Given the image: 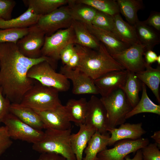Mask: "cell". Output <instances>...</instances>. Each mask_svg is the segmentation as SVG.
Wrapping results in <instances>:
<instances>
[{
	"mask_svg": "<svg viewBox=\"0 0 160 160\" xmlns=\"http://www.w3.org/2000/svg\"><path fill=\"white\" fill-rule=\"evenodd\" d=\"M44 61L53 67L56 66V62L47 57L37 59L25 57L19 51L16 44L0 43V87L11 103H20L34 82L27 77L28 70L33 65Z\"/></svg>",
	"mask_w": 160,
	"mask_h": 160,
	"instance_id": "6da1fadb",
	"label": "cell"
},
{
	"mask_svg": "<svg viewBox=\"0 0 160 160\" xmlns=\"http://www.w3.org/2000/svg\"><path fill=\"white\" fill-rule=\"evenodd\" d=\"M80 58L78 68L93 80L111 71L124 70L100 42L97 50L75 44Z\"/></svg>",
	"mask_w": 160,
	"mask_h": 160,
	"instance_id": "7a4b0ae2",
	"label": "cell"
},
{
	"mask_svg": "<svg viewBox=\"0 0 160 160\" xmlns=\"http://www.w3.org/2000/svg\"><path fill=\"white\" fill-rule=\"evenodd\" d=\"M45 135L40 141L33 144L32 149L41 153H54L67 160H76L71 148L70 137L71 129L61 130L47 129Z\"/></svg>",
	"mask_w": 160,
	"mask_h": 160,
	"instance_id": "3957f363",
	"label": "cell"
},
{
	"mask_svg": "<svg viewBox=\"0 0 160 160\" xmlns=\"http://www.w3.org/2000/svg\"><path fill=\"white\" fill-rule=\"evenodd\" d=\"M36 81L24 95L21 105L41 111L54 109L62 104L58 90Z\"/></svg>",
	"mask_w": 160,
	"mask_h": 160,
	"instance_id": "277c9868",
	"label": "cell"
},
{
	"mask_svg": "<svg viewBox=\"0 0 160 160\" xmlns=\"http://www.w3.org/2000/svg\"><path fill=\"white\" fill-rule=\"evenodd\" d=\"M100 99L106 109L110 127L115 128L125 122L126 116L133 108L122 89Z\"/></svg>",
	"mask_w": 160,
	"mask_h": 160,
	"instance_id": "5b68a950",
	"label": "cell"
},
{
	"mask_svg": "<svg viewBox=\"0 0 160 160\" xmlns=\"http://www.w3.org/2000/svg\"><path fill=\"white\" fill-rule=\"evenodd\" d=\"M27 76L42 85L54 88L59 92H66L70 87L69 80L61 73L56 72L51 64L46 61L32 66Z\"/></svg>",
	"mask_w": 160,
	"mask_h": 160,
	"instance_id": "8992f818",
	"label": "cell"
},
{
	"mask_svg": "<svg viewBox=\"0 0 160 160\" xmlns=\"http://www.w3.org/2000/svg\"><path fill=\"white\" fill-rule=\"evenodd\" d=\"M2 123L7 128L11 139L20 140L33 144L41 140L44 132L35 129L25 123L10 113H8Z\"/></svg>",
	"mask_w": 160,
	"mask_h": 160,
	"instance_id": "52a82bcc",
	"label": "cell"
},
{
	"mask_svg": "<svg viewBox=\"0 0 160 160\" xmlns=\"http://www.w3.org/2000/svg\"><path fill=\"white\" fill-rule=\"evenodd\" d=\"M75 37L73 26L59 30L49 36L45 35L41 49L42 56L49 57L56 62L60 59L62 49L71 43L75 44Z\"/></svg>",
	"mask_w": 160,
	"mask_h": 160,
	"instance_id": "ba28073f",
	"label": "cell"
},
{
	"mask_svg": "<svg viewBox=\"0 0 160 160\" xmlns=\"http://www.w3.org/2000/svg\"><path fill=\"white\" fill-rule=\"evenodd\" d=\"M73 20L68 6L64 5L49 14L40 16L37 24L46 36H49L59 30L70 27Z\"/></svg>",
	"mask_w": 160,
	"mask_h": 160,
	"instance_id": "9c48e42d",
	"label": "cell"
},
{
	"mask_svg": "<svg viewBox=\"0 0 160 160\" xmlns=\"http://www.w3.org/2000/svg\"><path fill=\"white\" fill-rule=\"evenodd\" d=\"M149 143L148 138L142 137L135 140H120L115 143L113 148H107L99 153L96 160H125L129 154L136 152Z\"/></svg>",
	"mask_w": 160,
	"mask_h": 160,
	"instance_id": "30bf717a",
	"label": "cell"
},
{
	"mask_svg": "<svg viewBox=\"0 0 160 160\" xmlns=\"http://www.w3.org/2000/svg\"><path fill=\"white\" fill-rule=\"evenodd\" d=\"M28 33L17 41L16 45L20 52L25 57L37 59L42 56L41 49L45 34L37 24L28 27Z\"/></svg>",
	"mask_w": 160,
	"mask_h": 160,
	"instance_id": "8fae6325",
	"label": "cell"
},
{
	"mask_svg": "<svg viewBox=\"0 0 160 160\" xmlns=\"http://www.w3.org/2000/svg\"><path fill=\"white\" fill-rule=\"evenodd\" d=\"M145 51V46L139 42L111 56L125 70L136 73L145 69L143 56Z\"/></svg>",
	"mask_w": 160,
	"mask_h": 160,
	"instance_id": "7c38bea8",
	"label": "cell"
},
{
	"mask_svg": "<svg viewBox=\"0 0 160 160\" xmlns=\"http://www.w3.org/2000/svg\"><path fill=\"white\" fill-rule=\"evenodd\" d=\"M85 124L94 127L102 135L109 134L108 131L109 124L106 109L100 98L94 95L88 101Z\"/></svg>",
	"mask_w": 160,
	"mask_h": 160,
	"instance_id": "4fadbf2b",
	"label": "cell"
},
{
	"mask_svg": "<svg viewBox=\"0 0 160 160\" xmlns=\"http://www.w3.org/2000/svg\"><path fill=\"white\" fill-rule=\"evenodd\" d=\"M60 73L72 81L74 94H99L94 80L78 68L70 69L63 66L60 68Z\"/></svg>",
	"mask_w": 160,
	"mask_h": 160,
	"instance_id": "5bb4252c",
	"label": "cell"
},
{
	"mask_svg": "<svg viewBox=\"0 0 160 160\" xmlns=\"http://www.w3.org/2000/svg\"><path fill=\"white\" fill-rule=\"evenodd\" d=\"M128 71L126 70L109 72L94 80L99 94L106 97L113 92L122 89L125 84Z\"/></svg>",
	"mask_w": 160,
	"mask_h": 160,
	"instance_id": "9a60e30c",
	"label": "cell"
},
{
	"mask_svg": "<svg viewBox=\"0 0 160 160\" xmlns=\"http://www.w3.org/2000/svg\"><path fill=\"white\" fill-rule=\"evenodd\" d=\"M35 111L41 118L45 129L63 130L71 129V122L65 105L61 104L53 110Z\"/></svg>",
	"mask_w": 160,
	"mask_h": 160,
	"instance_id": "2e32d148",
	"label": "cell"
},
{
	"mask_svg": "<svg viewBox=\"0 0 160 160\" xmlns=\"http://www.w3.org/2000/svg\"><path fill=\"white\" fill-rule=\"evenodd\" d=\"M108 131L111 134L108 146L112 145L123 140L138 139L146 132L142 127V122L132 124L125 122L120 125L118 128L109 127Z\"/></svg>",
	"mask_w": 160,
	"mask_h": 160,
	"instance_id": "e0dca14e",
	"label": "cell"
},
{
	"mask_svg": "<svg viewBox=\"0 0 160 160\" xmlns=\"http://www.w3.org/2000/svg\"><path fill=\"white\" fill-rule=\"evenodd\" d=\"M84 24L92 34L104 45L111 55L119 53L129 47L110 32L92 24Z\"/></svg>",
	"mask_w": 160,
	"mask_h": 160,
	"instance_id": "ac0fdd59",
	"label": "cell"
},
{
	"mask_svg": "<svg viewBox=\"0 0 160 160\" xmlns=\"http://www.w3.org/2000/svg\"><path fill=\"white\" fill-rule=\"evenodd\" d=\"M79 127L77 133L71 134L70 141L72 151L76 160H82L84 151L96 130L94 127L85 124Z\"/></svg>",
	"mask_w": 160,
	"mask_h": 160,
	"instance_id": "d6986e66",
	"label": "cell"
},
{
	"mask_svg": "<svg viewBox=\"0 0 160 160\" xmlns=\"http://www.w3.org/2000/svg\"><path fill=\"white\" fill-rule=\"evenodd\" d=\"M9 112L35 129L40 130L45 129L44 124L39 115L30 108L23 106L20 103H11Z\"/></svg>",
	"mask_w": 160,
	"mask_h": 160,
	"instance_id": "ffe728a7",
	"label": "cell"
},
{
	"mask_svg": "<svg viewBox=\"0 0 160 160\" xmlns=\"http://www.w3.org/2000/svg\"><path fill=\"white\" fill-rule=\"evenodd\" d=\"M145 70L135 73L138 79L151 90L159 103H160L159 85L160 83V66L156 68L145 62Z\"/></svg>",
	"mask_w": 160,
	"mask_h": 160,
	"instance_id": "44dd1931",
	"label": "cell"
},
{
	"mask_svg": "<svg viewBox=\"0 0 160 160\" xmlns=\"http://www.w3.org/2000/svg\"><path fill=\"white\" fill-rule=\"evenodd\" d=\"M88 101L85 98L69 100L65 105L69 119L79 127L85 124Z\"/></svg>",
	"mask_w": 160,
	"mask_h": 160,
	"instance_id": "7402d4cb",
	"label": "cell"
},
{
	"mask_svg": "<svg viewBox=\"0 0 160 160\" xmlns=\"http://www.w3.org/2000/svg\"><path fill=\"white\" fill-rule=\"evenodd\" d=\"M133 26L139 41L145 46L146 51L152 50L156 45L159 44L160 38L159 33L143 21L139 20Z\"/></svg>",
	"mask_w": 160,
	"mask_h": 160,
	"instance_id": "603a6c76",
	"label": "cell"
},
{
	"mask_svg": "<svg viewBox=\"0 0 160 160\" xmlns=\"http://www.w3.org/2000/svg\"><path fill=\"white\" fill-rule=\"evenodd\" d=\"M113 17L116 35L119 40L129 46L139 42L134 26L124 21L119 14Z\"/></svg>",
	"mask_w": 160,
	"mask_h": 160,
	"instance_id": "cb8c5ba5",
	"label": "cell"
},
{
	"mask_svg": "<svg viewBox=\"0 0 160 160\" xmlns=\"http://www.w3.org/2000/svg\"><path fill=\"white\" fill-rule=\"evenodd\" d=\"M72 25L75 35V44L94 49H99L100 42L89 31L84 24L73 20Z\"/></svg>",
	"mask_w": 160,
	"mask_h": 160,
	"instance_id": "d4e9b609",
	"label": "cell"
},
{
	"mask_svg": "<svg viewBox=\"0 0 160 160\" xmlns=\"http://www.w3.org/2000/svg\"><path fill=\"white\" fill-rule=\"evenodd\" d=\"M67 4L73 20L86 24H92L97 10L88 5L78 2L76 0H68Z\"/></svg>",
	"mask_w": 160,
	"mask_h": 160,
	"instance_id": "484cf974",
	"label": "cell"
},
{
	"mask_svg": "<svg viewBox=\"0 0 160 160\" xmlns=\"http://www.w3.org/2000/svg\"><path fill=\"white\" fill-rule=\"evenodd\" d=\"M39 16L30 8L18 17L9 20L0 19V29L28 28L36 24Z\"/></svg>",
	"mask_w": 160,
	"mask_h": 160,
	"instance_id": "4316f807",
	"label": "cell"
},
{
	"mask_svg": "<svg viewBox=\"0 0 160 160\" xmlns=\"http://www.w3.org/2000/svg\"><path fill=\"white\" fill-rule=\"evenodd\" d=\"M110 135H103L96 131L89 141L84 152L82 160H96L97 154L107 148Z\"/></svg>",
	"mask_w": 160,
	"mask_h": 160,
	"instance_id": "83f0119b",
	"label": "cell"
},
{
	"mask_svg": "<svg viewBox=\"0 0 160 160\" xmlns=\"http://www.w3.org/2000/svg\"><path fill=\"white\" fill-rule=\"evenodd\" d=\"M68 0H23L28 8H31L40 16L47 15L62 6L67 4Z\"/></svg>",
	"mask_w": 160,
	"mask_h": 160,
	"instance_id": "f1b7e54d",
	"label": "cell"
},
{
	"mask_svg": "<svg viewBox=\"0 0 160 160\" xmlns=\"http://www.w3.org/2000/svg\"><path fill=\"white\" fill-rule=\"evenodd\" d=\"M141 97L137 104L127 114V119L134 115L143 113H149L160 115V105L155 104L149 97L146 85L142 83Z\"/></svg>",
	"mask_w": 160,
	"mask_h": 160,
	"instance_id": "f546056e",
	"label": "cell"
},
{
	"mask_svg": "<svg viewBox=\"0 0 160 160\" xmlns=\"http://www.w3.org/2000/svg\"><path fill=\"white\" fill-rule=\"evenodd\" d=\"M120 12L129 24L134 25L139 20L137 12L143 8L142 0H117Z\"/></svg>",
	"mask_w": 160,
	"mask_h": 160,
	"instance_id": "4dcf8cb0",
	"label": "cell"
},
{
	"mask_svg": "<svg viewBox=\"0 0 160 160\" xmlns=\"http://www.w3.org/2000/svg\"><path fill=\"white\" fill-rule=\"evenodd\" d=\"M140 81L136 77L135 73L128 71L126 80L122 89L133 108L140 99L139 94L142 89V84Z\"/></svg>",
	"mask_w": 160,
	"mask_h": 160,
	"instance_id": "1f68e13d",
	"label": "cell"
},
{
	"mask_svg": "<svg viewBox=\"0 0 160 160\" xmlns=\"http://www.w3.org/2000/svg\"><path fill=\"white\" fill-rule=\"evenodd\" d=\"M78 2L90 6L98 11L113 17L119 14V7L115 0H76Z\"/></svg>",
	"mask_w": 160,
	"mask_h": 160,
	"instance_id": "d6a6232c",
	"label": "cell"
},
{
	"mask_svg": "<svg viewBox=\"0 0 160 160\" xmlns=\"http://www.w3.org/2000/svg\"><path fill=\"white\" fill-rule=\"evenodd\" d=\"M91 24L97 28L110 32L118 38L115 28L113 17L97 11Z\"/></svg>",
	"mask_w": 160,
	"mask_h": 160,
	"instance_id": "836d02e7",
	"label": "cell"
},
{
	"mask_svg": "<svg viewBox=\"0 0 160 160\" xmlns=\"http://www.w3.org/2000/svg\"><path fill=\"white\" fill-rule=\"evenodd\" d=\"M29 28L0 29V43L9 42L16 44L18 41L28 32Z\"/></svg>",
	"mask_w": 160,
	"mask_h": 160,
	"instance_id": "e575fe53",
	"label": "cell"
},
{
	"mask_svg": "<svg viewBox=\"0 0 160 160\" xmlns=\"http://www.w3.org/2000/svg\"><path fill=\"white\" fill-rule=\"evenodd\" d=\"M141 149L143 160H160V151L156 143H149Z\"/></svg>",
	"mask_w": 160,
	"mask_h": 160,
	"instance_id": "d590c367",
	"label": "cell"
},
{
	"mask_svg": "<svg viewBox=\"0 0 160 160\" xmlns=\"http://www.w3.org/2000/svg\"><path fill=\"white\" fill-rule=\"evenodd\" d=\"M16 4V1L13 0H0V19H11L12 12Z\"/></svg>",
	"mask_w": 160,
	"mask_h": 160,
	"instance_id": "8d00e7d4",
	"label": "cell"
},
{
	"mask_svg": "<svg viewBox=\"0 0 160 160\" xmlns=\"http://www.w3.org/2000/svg\"><path fill=\"white\" fill-rule=\"evenodd\" d=\"M6 126L0 127V156L12 145L13 142Z\"/></svg>",
	"mask_w": 160,
	"mask_h": 160,
	"instance_id": "74e56055",
	"label": "cell"
},
{
	"mask_svg": "<svg viewBox=\"0 0 160 160\" xmlns=\"http://www.w3.org/2000/svg\"><path fill=\"white\" fill-rule=\"evenodd\" d=\"M11 103L3 95L0 87V124L7 115L9 113Z\"/></svg>",
	"mask_w": 160,
	"mask_h": 160,
	"instance_id": "f35d334b",
	"label": "cell"
},
{
	"mask_svg": "<svg viewBox=\"0 0 160 160\" xmlns=\"http://www.w3.org/2000/svg\"><path fill=\"white\" fill-rule=\"evenodd\" d=\"M75 44L71 43L66 46L60 53V59L64 65H66L72 56L75 51Z\"/></svg>",
	"mask_w": 160,
	"mask_h": 160,
	"instance_id": "ab89813d",
	"label": "cell"
},
{
	"mask_svg": "<svg viewBox=\"0 0 160 160\" xmlns=\"http://www.w3.org/2000/svg\"><path fill=\"white\" fill-rule=\"evenodd\" d=\"M147 25L157 31H160V13L154 11L151 13L148 18L143 21Z\"/></svg>",
	"mask_w": 160,
	"mask_h": 160,
	"instance_id": "60d3db41",
	"label": "cell"
},
{
	"mask_svg": "<svg viewBox=\"0 0 160 160\" xmlns=\"http://www.w3.org/2000/svg\"><path fill=\"white\" fill-rule=\"evenodd\" d=\"M35 160H67L63 156L54 153H42Z\"/></svg>",
	"mask_w": 160,
	"mask_h": 160,
	"instance_id": "b9f144b4",
	"label": "cell"
},
{
	"mask_svg": "<svg viewBox=\"0 0 160 160\" xmlns=\"http://www.w3.org/2000/svg\"><path fill=\"white\" fill-rule=\"evenodd\" d=\"M79 60V55L75 48V51L73 54L68 62L66 65L63 66L69 69H74L78 67Z\"/></svg>",
	"mask_w": 160,
	"mask_h": 160,
	"instance_id": "7bdbcfd3",
	"label": "cell"
},
{
	"mask_svg": "<svg viewBox=\"0 0 160 160\" xmlns=\"http://www.w3.org/2000/svg\"><path fill=\"white\" fill-rule=\"evenodd\" d=\"M143 55L145 56V62L147 64L150 65L156 61L158 56L156 53L152 50H146Z\"/></svg>",
	"mask_w": 160,
	"mask_h": 160,
	"instance_id": "ee69618b",
	"label": "cell"
},
{
	"mask_svg": "<svg viewBox=\"0 0 160 160\" xmlns=\"http://www.w3.org/2000/svg\"><path fill=\"white\" fill-rule=\"evenodd\" d=\"M125 160H143L141 149L137 151L135 156L133 158H131L129 156H127L125 158Z\"/></svg>",
	"mask_w": 160,
	"mask_h": 160,
	"instance_id": "f6af8a7d",
	"label": "cell"
},
{
	"mask_svg": "<svg viewBox=\"0 0 160 160\" xmlns=\"http://www.w3.org/2000/svg\"><path fill=\"white\" fill-rule=\"evenodd\" d=\"M155 143H157L159 148H160V131L158 130L154 132L153 135L151 136Z\"/></svg>",
	"mask_w": 160,
	"mask_h": 160,
	"instance_id": "bcb514c9",
	"label": "cell"
},
{
	"mask_svg": "<svg viewBox=\"0 0 160 160\" xmlns=\"http://www.w3.org/2000/svg\"><path fill=\"white\" fill-rule=\"evenodd\" d=\"M158 63V65H160V55L157 56L156 61Z\"/></svg>",
	"mask_w": 160,
	"mask_h": 160,
	"instance_id": "7dc6e473",
	"label": "cell"
}]
</instances>
